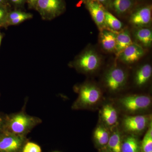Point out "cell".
Wrapping results in <instances>:
<instances>
[{"label": "cell", "mask_w": 152, "mask_h": 152, "mask_svg": "<svg viewBox=\"0 0 152 152\" xmlns=\"http://www.w3.org/2000/svg\"><path fill=\"white\" fill-rule=\"evenodd\" d=\"M1 36L0 34V45H1Z\"/></svg>", "instance_id": "cell-32"}, {"label": "cell", "mask_w": 152, "mask_h": 152, "mask_svg": "<svg viewBox=\"0 0 152 152\" xmlns=\"http://www.w3.org/2000/svg\"><path fill=\"white\" fill-rule=\"evenodd\" d=\"M119 102L125 111L135 113L148 108L151 104V99L145 95H130L120 99Z\"/></svg>", "instance_id": "cell-3"}, {"label": "cell", "mask_w": 152, "mask_h": 152, "mask_svg": "<svg viewBox=\"0 0 152 152\" xmlns=\"http://www.w3.org/2000/svg\"><path fill=\"white\" fill-rule=\"evenodd\" d=\"M102 117L104 122L110 126L115 124L118 121V113L111 104H106L103 107Z\"/></svg>", "instance_id": "cell-16"}, {"label": "cell", "mask_w": 152, "mask_h": 152, "mask_svg": "<svg viewBox=\"0 0 152 152\" xmlns=\"http://www.w3.org/2000/svg\"><path fill=\"white\" fill-rule=\"evenodd\" d=\"M152 8L151 6L142 7L132 14L130 19L131 23L137 28L146 27L151 22Z\"/></svg>", "instance_id": "cell-10"}, {"label": "cell", "mask_w": 152, "mask_h": 152, "mask_svg": "<svg viewBox=\"0 0 152 152\" xmlns=\"http://www.w3.org/2000/svg\"><path fill=\"white\" fill-rule=\"evenodd\" d=\"M94 137L97 143L102 146L107 145L110 138L108 131L101 126H99L95 130Z\"/></svg>", "instance_id": "cell-20"}, {"label": "cell", "mask_w": 152, "mask_h": 152, "mask_svg": "<svg viewBox=\"0 0 152 152\" xmlns=\"http://www.w3.org/2000/svg\"><path fill=\"white\" fill-rule=\"evenodd\" d=\"M97 1H99V2H100L101 3H103L106 2L107 0H97Z\"/></svg>", "instance_id": "cell-30"}, {"label": "cell", "mask_w": 152, "mask_h": 152, "mask_svg": "<svg viewBox=\"0 0 152 152\" xmlns=\"http://www.w3.org/2000/svg\"><path fill=\"white\" fill-rule=\"evenodd\" d=\"M136 40L144 47L151 46L152 43L151 30L146 27L137 28L134 33Z\"/></svg>", "instance_id": "cell-15"}, {"label": "cell", "mask_w": 152, "mask_h": 152, "mask_svg": "<svg viewBox=\"0 0 152 152\" xmlns=\"http://www.w3.org/2000/svg\"><path fill=\"white\" fill-rule=\"evenodd\" d=\"M32 15L31 14L28 13L25 16L20 17L14 20H11L8 21V24L10 25H15L18 24L26 20L31 18Z\"/></svg>", "instance_id": "cell-24"}, {"label": "cell", "mask_w": 152, "mask_h": 152, "mask_svg": "<svg viewBox=\"0 0 152 152\" xmlns=\"http://www.w3.org/2000/svg\"><path fill=\"white\" fill-rule=\"evenodd\" d=\"M6 12L4 9L0 7V21L5 18Z\"/></svg>", "instance_id": "cell-28"}, {"label": "cell", "mask_w": 152, "mask_h": 152, "mask_svg": "<svg viewBox=\"0 0 152 152\" xmlns=\"http://www.w3.org/2000/svg\"><path fill=\"white\" fill-rule=\"evenodd\" d=\"M149 121V118L146 115L129 116L124 119L123 125L128 132L139 133L145 129Z\"/></svg>", "instance_id": "cell-8"}, {"label": "cell", "mask_w": 152, "mask_h": 152, "mask_svg": "<svg viewBox=\"0 0 152 152\" xmlns=\"http://www.w3.org/2000/svg\"><path fill=\"white\" fill-rule=\"evenodd\" d=\"M144 54L143 48L139 44L132 43L126 48L119 56L123 62L131 64L138 61Z\"/></svg>", "instance_id": "cell-11"}, {"label": "cell", "mask_w": 152, "mask_h": 152, "mask_svg": "<svg viewBox=\"0 0 152 152\" xmlns=\"http://www.w3.org/2000/svg\"><path fill=\"white\" fill-rule=\"evenodd\" d=\"M63 8L61 0H38L35 9L45 20H50L58 15Z\"/></svg>", "instance_id": "cell-5"}, {"label": "cell", "mask_w": 152, "mask_h": 152, "mask_svg": "<svg viewBox=\"0 0 152 152\" xmlns=\"http://www.w3.org/2000/svg\"><path fill=\"white\" fill-rule=\"evenodd\" d=\"M13 3L17 5H21L24 2L25 0H11Z\"/></svg>", "instance_id": "cell-29"}, {"label": "cell", "mask_w": 152, "mask_h": 152, "mask_svg": "<svg viewBox=\"0 0 152 152\" xmlns=\"http://www.w3.org/2000/svg\"><path fill=\"white\" fill-rule=\"evenodd\" d=\"M28 140L27 137L3 132L0 134V152H22Z\"/></svg>", "instance_id": "cell-4"}, {"label": "cell", "mask_w": 152, "mask_h": 152, "mask_svg": "<svg viewBox=\"0 0 152 152\" xmlns=\"http://www.w3.org/2000/svg\"><path fill=\"white\" fill-rule=\"evenodd\" d=\"M117 33L106 29L101 30L100 41L102 47L107 51H115Z\"/></svg>", "instance_id": "cell-12"}, {"label": "cell", "mask_w": 152, "mask_h": 152, "mask_svg": "<svg viewBox=\"0 0 152 152\" xmlns=\"http://www.w3.org/2000/svg\"><path fill=\"white\" fill-rule=\"evenodd\" d=\"M126 81V74L120 68H112L107 72L105 77L106 86L113 92L118 91L123 88Z\"/></svg>", "instance_id": "cell-6"}, {"label": "cell", "mask_w": 152, "mask_h": 152, "mask_svg": "<svg viewBox=\"0 0 152 152\" xmlns=\"http://www.w3.org/2000/svg\"><path fill=\"white\" fill-rule=\"evenodd\" d=\"M139 150L138 141L133 136L128 137L122 143L121 152H139Z\"/></svg>", "instance_id": "cell-19"}, {"label": "cell", "mask_w": 152, "mask_h": 152, "mask_svg": "<svg viewBox=\"0 0 152 152\" xmlns=\"http://www.w3.org/2000/svg\"><path fill=\"white\" fill-rule=\"evenodd\" d=\"M22 152H42V150L38 144L28 140L23 147Z\"/></svg>", "instance_id": "cell-23"}, {"label": "cell", "mask_w": 152, "mask_h": 152, "mask_svg": "<svg viewBox=\"0 0 152 152\" xmlns=\"http://www.w3.org/2000/svg\"><path fill=\"white\" fill-rule=\"evenodd\" d=\"M107 145L112 152H121L122 142L119 133L116 132L113 134L110 137Z\"/></svg>", "instance_id": "cell-21"}, {"label": "cell", "mask_w": 152, "mask_h": 152, "mask_svg": "<svg viewBox=\"0 0 152 152\" xmlns=\"http://www.w3.org/2000/svg\"><path fill=\"white\" fill-rule=\"evenodd\" d=\"M87 7L93 20L99 29H105V10L102 3L97 0H88Z\"/></svg>", "instance_id": "cell-9"}, {"label": "cell", "mask_w": 152, "mask_h": 152, "mask_svg": "<svg viewBox=\"0 0 152 152\" xmlns=\"http://www.w3.org/2000/svg\"><path fill=\"white\" fill-rule=\"evenodd\" d=\"M100 65V60L96 53L92 50L86 51L79 58L77 67L86 73L96 70Z\"/></svg>", "instance_id": "cell-7"}, {"label": "cell", "mask_w": 152, "mask_h": 152, "mask_svg": "<svg viewBox=\"0 0 152 152\" xmlns=\"http://www.w3.org/2000/svg\"><path fill=\"white\" fill-rule=\"evenodd\" d=\"M38 0H27L29 7L31 8L35 9L36 5Z\"/></svg>", "instance_id": "cell-27"}, {"label": "cell", "mask_w": 152, "mask_h": 152, "mask_svg": "<svg viewBox=\"0 0 152 152\" xmlns=\"http://www.w3.org/2000/svg\"><path fill=\"white\" fill-rule=\"evenodd\" d=\"M112 8L118 15H124L132 7L133 0H111Z\"/></svg>", "instance_id": "cell-17"}, {"label": "cell", "mask_w": 152, "mask_h": 152, "mask_svg": "<svg viewBox=\"0 0 152 152\" xmlns=\"http://www.w3.org/2000/svg\"></svg>", "instance_id": "cell-33"}, {"label": "cell", "mask_w": 152, "mask_h": 152, "mask_svg": "<svg viewBox=\"0 0 152 152\" xmlns=\"http://www.w3.org/2000/svg\"><path fill=\"white\" fill-rule=\"evenodd\" d=\"M7 114L0 113V134L4 132Z\"/></svg>", "instance_id": "cell-26"}, {"label": "cell", "mask_w": 152, "mask_h": 152, "mask_svg": "<svg viewBox=\"0 0 152 152\" xmlns=\"http://www.w3.org/2000/svg\"><path fill=\"white\" fill-rule=\"evenodd\" d=\"M152 68L151 65L146 64L139 68L136 72L135 82L137 86L142 87L146 84L151 77Z\"/></svg>", "instance_id": "cell-13"}, {"label": "cell", "mask_w": 152, "mask_h": 152, "mask_svg": "<svg viewBox=\"0 0 152 152\" xmlns=\"http://www.w3.org/2000/svg\"><path fill=\"white\" fill-rule=\"evenodd\" d=\"M129 31L128 29L124 30L117 34L116 42L115 51L118 55L126 48L132 43Z\"/></svg>", "instance_id": "cell-14"}, {"label": "cell", "mask_w": 152, "mask_h": 152, "mask_svg": "<svg viewBox=\"0 0 152 152\" xmlns=\"http://www.w3.org/2000/svg\"><path fill=\"white\" fill-rule=\"evenodd\" d=\"M104 21L105 26L114 32L118 31L122 29L121 22L108 11H105Z\"/></svg>", "instance_id": "cell-18"}, {"label": "cell", "mask_w": 152, "mask_h": 152, "mask_svg": "<svg viewBox=\"0 0 152 152\" xmlns=\"http://www.w3.org/2000/svg\"><path fill=\"white\" fill-rule=\"evenodd\" d=\"M77 89L78 96L73 104V109L91 107L97 104L102 99L101 91L95 85L85 84Z\"/></svg>", "instance_id": "cell-2"}, {"label": "cell", "mask_w": 152, "mask_h": 152, "mask_svg": "<svg viewBox=\"0 0 152 152\" xmlns=\"http://www.w3.org/2000/svg\"><path fill=\"white\" fill-rule=\"evenodd\" d=\"M28 13L20 12V11H14L9 14L8 15V21L14 20L20 18V17L25 16Z\"/></svg>", "instance_id": "cell-25"}, {"label": "cell", "mask_w": 152, "mask_h": 152, "mask_svg": "<svg viewBox=\"0 0 152 152\" xmlns=\"http://www.w3.org/2000/svg\"><path fill=\"white\" fill-rule=\"evenodd\" d=\"M142 149L143 152H152V126L149 128L144 137L142 142Z\"/></svg>", "instance_id": "cell-22"}, {"label": "cell", "mask_w": 152, "mask_h": 152, "mask_svg": "<svg viewBox=\"0 0 152 152\" xmlns=\"http://www.w3.org/2000/svg\"><path fill=\"white\" fill-rule=\"evenodd\" d=\"M20 111L7 115L4 132L16 135L27 137L35 127L42 123L40 118L30 115L26 112L27 102Z\"/></svg>", "instance_id": "cell-1"}, {"label": "cell", "mask_w": 152, "mask_h": 152, "mask_svg": "<svg viewBox=\"0 0 152 152\" xmlns=\"http://www.w3.org/2000/svg\"><path fill=\"white\" fill-rule=\"evenodd\" d=\"M4 2V0H0V4H2Z\"/></svg>", "instance_id": "cell-31"}]
</instances>
